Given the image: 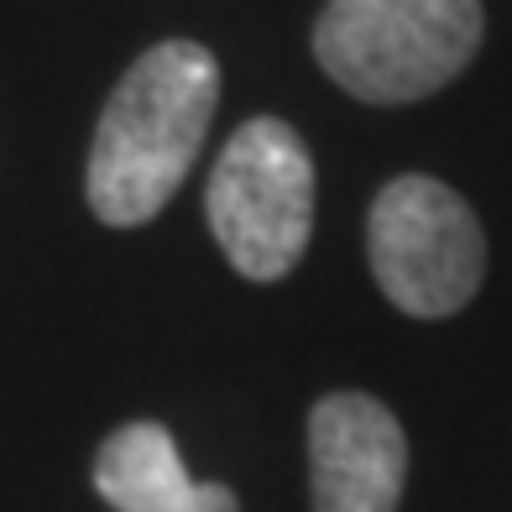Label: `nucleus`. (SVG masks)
Wrapping results in <instances>:
<instances>
[{
    "label": "nucleus",
    "mask_w": 512,
    "mask_h": 512,
    "mask_svg": "<svg viewBox=\"0 0 512 512\" xmlns=\"http://www.w3.org/2000/svg\"><path fill=\"white\" fill-rule=\"evenodd\" d=\"M220 105V63L204 42L173 37L136 58L100 110L84 199L105 225H147L162 215L209 136Z\"/></svg>",
    "instance_id": "1"
},
{
    "label": "nucleus",
    "mask_w": 512,
    "mask_h": 512,
    "mask_svg": "<svg viewBox=\"0 0 512 512\" xmlns=\"http://www.w3.org/2000/svg\"><path fill=\"white\" fill-rule=\"evenodd\" d=\"M481 32V0H330L314 27V58L345 95L408 105L465 74Z\"/></svg>",
    "instance_id": "2"
},
{
    "label": "nucleus",
    "mask_w": 512,
    "mask_h": 512,
    "mask_svg": "<svg viewBox=\"0 0 512 512\" xmlns=\"http://www.w3.org/2000/svg\"><path fill=\"white\" fill-rule=\"evenodd\" d=\"M204 215L241 277H288L314 236V157L304 136L277 115L246 121L209 168Z\"/></svg>",
    "instance_id": "3"
},
{
    "label": "nucleus",
    "mask_w": 512,
    "mask_h": 512,
    "mask_svg": "<svg viewBox=\"0 0 512 512\" xmlns=\"http://www.w3.org/2000/svg\"><path fill=\"white\" fill-rule=\"evenodd\" d=\"M366 251L387 304L413 319L460 314L486 277L476 209L429 173H403L371 199Z\"/></svg>",
    "instance_id": "4"
},
{
    "label": "nucleus",
    "mask_w": 512,
    "mask_h": 512,
    "mask_svg": "<svg viewBox=\"0 0 512 512\" xmlns=\"http://www.w3.org/2000/svg\"><path fill=\"white\" fill-rule=\"evenodd\" d=\"M314 512H398L408 481L403 424L366 392H330L309 413Z\"/></svg>",
    "instance_id": "5"
},
{
    "label": "nucleus",
    "mask_w": 512,
    "mask_h": 512,
    "mask_svg": "<svg viewBox=\"0 0 512 512\" xmlns=\"http://www.w3.org/2000/svg\"><path fill=\"white\" fill-rule=\"evenodd\" d=\"M95 492L115 512H241L230 486L194 481L183 471L173 434L152 418H136L100 445Z\"/></svg>",
    "instance_id": "6"
}]
</instances>
